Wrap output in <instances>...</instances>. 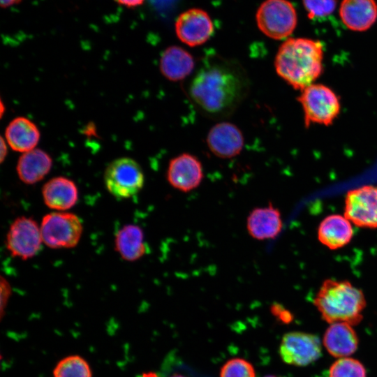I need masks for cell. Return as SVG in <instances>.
Listing matches in <instances>:
<instances>
[{
    "instance_id": "9",
    "label": "cell",
    "mask_w": 377,
    "mask_h": 377,
    "mask_svg": "<svg viewBox=\"0 0 377 377\" xmlns=\"http://www.w3.org/2000/svg\"><path fill=\"white\" fill-rule=\"evenodd\" d=\"M40 228L33 219L17 218L10 225L6 245L13 256L27 260L35 256L43 243Z\"/></svg>"
},
{
    "instance_id": "19",
    "label": "cell",
    "mask_w": 377,
    "mask_h": 377,
    "mask_svg": "<svg viewBox=\"0 0 377 377\" xmlns=\"http://www.w3.org/2000/svg\"><path fill=\"white\" fill-rule=\"evenodd\" d=\"M353 235L351 222L345 216L332 214L320 223L318 238L321 244L330 249H337L348 244Z\"/></svg>"
},
{
    "instance_id": "14",
    "label": "cell",
    "mask_w": 377,
    "mask_h": 377,
    "mask_svg": "<svg viewBox=\"0 0 377 377\" xmlns=\"http://www.w3.org/2000/svg\"><path fill=\"white\" fill-rule=\"evenodd\" d=\"M339 16L344 25L350 30L364 31L377 20V3L375 0H343Z\"/></svg>"
},
{
    "instance_id": "25",
    "label": "cell",
    "mask_w": 377,
    "mask_h": 377,
    "mask_svg": "<svg viewBox=\"0 0 377 377\" xmlns=\"http://www.w3.org/2000/svg\"><path fill=\"white\" fill-rule=\"evenodd\" d=\"M220 377H256V371L249 361L237 357L228 360L222 366Z\"/></svg>"
},
{
    "instance_id": "32",
    "label": "cell",
    "mask_w": 377,
    "mask_h": 377,
    "mask_svg": "<svg viewBox=\"0 0 377 377\" xmlns=\"http://www.w3.org/2000/svg\"><path fill=\"white\" fill-rule=\"evenodd\" d=\"M170 377H186V376H182V375H181V374H175L172 375V376H170Z\"/></svg>"
},
{
    "instance_id": "8",
    "label": "cell",
    "mask_w": 377,
    "mask_h": 377,
    "mask_svg": "<svg viewBox=\"0 0 377 377\" xmlns=\"http://www.w3.org/2000/svg\"><path fill=\"white\" fill-rule=\"evenodd\" d=\"M279 355L281 360L288 364L305 367L320 357L321 341L319 337L313 334L290 332L282 337Z\"/></svg>"
},
{
    "instance_id": "28",
    "label": "cell",
    "mask_w": 377,
    "mask_h": 377,
    "mask_svg": "<svg viewBox=\"0 0 377 377\" xmlns=\"http://www.w3.org/2000/svg\"><path fill=\"white\" fill-rule=\"evenodd\" d=\"M119 4L127 8H135L141 6L145 0H115Z\"/></svg>"
},
{
    "instance_id": "2",
    "label": "cell",
    "mask_w": 377,
    "mask_h": 377,
    "mask_svg": "<svg viewBox=\"0 0 377 377\" xmlns=\"http://www.w3.org/2000/svg\"><path fill=\"white\" fill-rule=\"evenodd\" d=\"M323 47L318 40L290 38L279 47L275 57L277 74L296 89L313 84L323 71Z\"/></svg>"
},
{
    "instance_id": "26",
    "label": "cell",
    "mask_w": 377,
    "mask_h": 377,
    "mask_svg": "<svg viewBox=\"0 0 377 377\" xmlns=\"http://www.w3.org/2000/svg\"><path fill=\"white\" fill-rule=\"evenodd\" d=\"M304 7L309 17H321L333 13L336 0H302Z\"/></svg>"
},
{
    "instance_id": "1",
    "label": "cell",
    "mask_w": 377,
    "mask_h": 377,
    "mask_svg": "<svg viewBox=\"0 0 377 377\" xmlns=\"http://www.w3.org/2000/svg\"><path fill=\"white\" fill-rule=\"evenodd\" d=\"M249 89L248 76L240 64L218 61L203 64L193 77L188 94L203 114L223 118L238 108Z\"/></svg>"
},
{
    "instance_id": "18",
    "label": "cell",
    "mask_w": 377,
    "mask_h": 377,
    "mask_svg": "<svg viewBox=\"0 0 377 377\" xmlns=\"http://www.w3.org/2000/svg\"><path fill=\"white\" fill-rule=\"evenodd\" d=\"M195 66L193 56L185 49L172 45L167 47L160 59L162 75L172 82L181 81L189 76Z\"/></svg>"
},
{
    "instance_id": "22",
    "label": "cell",
    "mask_w": 377,
    "mask_h": 377,
    "mask_svg": "<svg viewBox=\"0 0 377 377\" xmlns=\"http://www.w3.org/2000/svg\"><path fill=\"white\" fill-rule=\"evenodd\" d=\"M115 250L127 261L141 258L149 249L142 230L138 226L128 224L118 230L114 238Z\"/></svg>"
},
{
    "instance_id": "16",
    "label": "cell",
    "mask_w": 377,
    "mask_h": 377,
    "mask_svg": "<svg viewBox=\"0 0 377 377\" xmlns=\"http://www.w3.org/2000/svg\"><path fill=\"white\" fill-rule=\"evenodd\" d=\"M282 227L281 213L271 203L267 207L253 209L247 217L248 232L258 240L275 238Z\"/></svg>"
},
{
    "instance_id": "29",
    "label": "cell",
    "mask_w": 377,
    "mask_h": 377,
    "mask_svg": "<svg viewBox=\"0 0 377 377\" xmlns=\"http://www.w3.org/2000/svg\"><path fill=\"white\" fill-rule=\"evenodd\" d=\"M22 0H0L1 7L7 8L20 3Z\"/></svg>"
},
{
    "instance_id": "31",
    "label": "cell",
    "mask_w": 377,
    "mask_h": 377,
    "mask_svg": "<svg viewBox=\"0 0 377 377\" xmlns=\"http://www.w3.org/2000/svg\"><path fill=\"white\" fill-rule=\"evenodd\" d=\"M142 377H158L154 372H148L142 374Z\"/></svg>"
},
{
    "instance_id": "24",
    "label": "cell",
    "mask_w": 377,
    "mask_h": 377,
    "mask_svg": "<svg viewBox=\"0 0 377 377\" xmlns=\"http://www.w3.org/2000/svg\"><path fill=\"white\" fill-rule=\"evenodd\" d=\"M329 377H367L363 364L350 357L338 358L329 369Z\"/></svg>"
},
{
    "instance_id": "7",
    "label": "cell",
    "mask_w": 377,
    "mask_h": 377,
    "mask_svg": "<svg viewBox=\"0 0 377 377\" xmlns=\"http://www.w3.org/2000/svg\"><path fill=\"white\" fill-rule=\"evenodd\" d=\"M304 112L306 126L311 123L330 125L340 112L336 94L320 84H311L302 89L298 97Z\"/></svg>"
},
{
    "instance_id": "15",
    "label": "cell",
    "mask_w": 377,
    "mask_h": 377,
    "mask_svg": "<svg viewBox=\"0 0 377 377\" xmlns=\"http://www.w3.org/2000/svg\"><path fill=\"white\" fill-rule=\"evenodd\" d=\"M323 343L326 350L338 358L350 357L357 349L359 339L353 326L346 323L330 324Z\"/></svg>"
},
{
    "instance_id": "3",
    "label": "cell",
    "mask_w": 377,
    "mask_h": 377,
    "mask_svg": "<svg viewBox=\"0 0 377 377\" xmlns=\"http://www.w3.org/2000/svg\"><path fill=\"white\" fill-rule=\"evenodd\" d=\"M313 304L329 324L346 323L354 326L361 322L367 302L363 292L348 281L329 279L322 283Z\"/></svg>"
},
{
    "instance_id": "21",
    "label": "cell",
    "mask_w": 377,
    "mask_h": 377,
    "mask_svg": "<svg viewBox=\"0 0 377 377\" xmlns=\"http://www.w3.org/2000/svg\"><path fill=\"white\" fill-rule=\"evenodd\" d=\"M5 136L12 149L25 153L36 147L40 135L34 122L26 117H18L8 124Z\"/></svg>"
},
{
    "instance_id": "12",
    "label": "cell",
    "mask_w": 377,
    "mask_h": 377,
    "mask_svg": "<svg viewBox=\"0 0 377 377\" xmlns=\"http://www.w3.org/2000/svg\"><path fill=\"white\" fill-rule=\"evenodd\" d=\"M166 176L172 187L188 192L201 183L204 176L202 165L195 156L183 153L170 161Z\"/></svg>"
},
{
    "instance_id": "27",
    "label": "cell",
    "mask_w": 377,
    "mask_h": 377,
    "mask_svg": "<svg viewBox=\"0 0 377 377\" xmlns=\"http://www.w3.org/2000/svg\"><path fill=\"white\" fill-rule=\"evenodd\" d=\"M1 296L4 295V297H1V309H2L3 304L6 303L8 299V296L10 293V287L8 283L6 281V280L3 279V277H1Z\"/></svg>"
},
{
    "instance_id": "4",
    "label": "cell",
    "mask_w": 377,
    "mask_h": 377,
    "mask_svg": "<svg viewBox=\"0 0 377 377\" xmlns=\"http://www.w3.org/2000/svg\"><path fill=\"white\" fill-rule=\"evenodd\" d=\"M256 20L258 29L266 36L282 40L294 31L297 15L288 0H265L257 10Z\"/></svg>"
},
{
    "instance_id": "30",
    "label": "cell",
    "mask_w": 377,
    "mask_h": 377,
    "mask_svg": "<svg viewBox=\"0 0 377 377\" xmlns=\"http://www.w3.org/2000/svg\"><path fill=\"white\" fill-rule=\"evenodd\" d=\"M0 159L2 163L7 155V147L3 138H1Z\"/></svg>"
},
{
    "instance_id": "13",
    "label": "cell",
    "mask_w": 377,
    "mask_h": 377,
    "mask_svg": "<svg viewBox=\"0 0 377 377\" xmlns=\"http://www.w3.org/2000/svg\"><path fill=\"white\" fill-rule=\"evenodd\" d=\"M209 150L221 158H230L242 151L244 139L241 130L232 123L221 121L211 128L207 136Z\"/></svg>"
},
{
    "instance_id": "11",
    "label": "cell",
    "mask_w": 377,
    "mask_h": 377,
    "mask_svg": "<svg viewBox=\"0 0 377 377\" xmlns=\"http://www.w3.org/2000/svg\"><path fill=\"white\" fill-rule=\"evenodd\" d=\"M175 33L180 41L190 47L206 43L214 33V24L209 14L200 8L182 13L175 22Z\"/></svg>"
},
{
    "instance_id": "33",
    "label": "cell",
    "mask_w": 377,
    "mask_h": 377,
    "mask_svg": "<svg viewBox=\"0 0 377 377\" xmlns=\"http://www.w3.org/2000/svg\"><path fill=\"white\" fill-rule=\"evenodd\" d=\"M265 377H279V376H275V375H267Z\"/></svg>"
},
{
    "instance_id": "5",
    "label": "cell",
    "mask_w": 377,
    "mask_h": 377,
    "mask_svg": "<svg viewBox=\"0 0 377 377\" xmlns=\"http://www.w3.org/2000/svg\"><path fill=\"white\" fill-rule=\"evenodd\" d=\"M43 243L51 249L75 247L82 234L80 218L69 212H51L45 215L40 223Z\"/></svg>"
},
{
    "instance_id": "10",
    "label": "cell",
    "mask_w": 377,
    "mask_h": 377,
    "mask_svg": "<svg viewBox=\"0 0 377 377\" xmlns=\"http://www.w3.org/2000/svg\"><path fill=\"white\" fill-rule=\"evenodd\" d=\"M344 216L354 225L377 228V186H363L349 191L345 198Z\"/></svg>"
},
{
    "instance_id": "23",
    "label": "cell",
    "mask_w": 377,
    "mask_h": 377,
    "mask_svg": "<svg viewBox=\"0 0 377 377\" xmlns=\"http://www.w3.org/2000/svg\"><path fill=\"white\" fill-rule=\"evenodd\" d=\"M54 377H92L88 362L80 355L61 359L53 370Z\"/></svg>"
},
{
    "instance_id": "20",
    "label": "cell",
    "mask_w": 377,
    "mask_h": 377,
    "mask_svg": "<svg viewBox=\"0 0 377 377\" xmlns=\"http://www.w3.org/2000/svg\"><path fill=\"white\" fill-rule=\"evenodd\" d=\"M52 159L40 149L23 153L17 163V173L20 179L27 184H34L42 180L50 171Z\"/></svg>"
},
{
    "instance_id": "17",
    "label": "cell",
    "mask_w": 377,
    "mask_h": 377,
    "mask_svg": "<svg viewBox=\"0 0 377 377\" xmlns=\"http://www.w3.org/2000/svg\"><path fill=\"white\" fill-rule=\"evenodd\" d=\"M42 195L49 208L58 211L72 208L78 200L77 186L65 177H54L46 182L42 188Z\"/></svg>"
},
{
    "instance_id": "6",
    "label": "cell",
    "mask_w": 377,
    "mask_h": 377,
    "mask_svg": "<svg viewBox=\"0 0 377 377\" xmlns=\"http://www.w3.org/2000/svg\"><path fill=\"white\" fill-rule=\"evenodd\" d=\"M104 182L108 192L117 199H127L143 187L145 177L142 168L128 157L117 158L106 168Z\"/></svg>"
}]
</instances>
